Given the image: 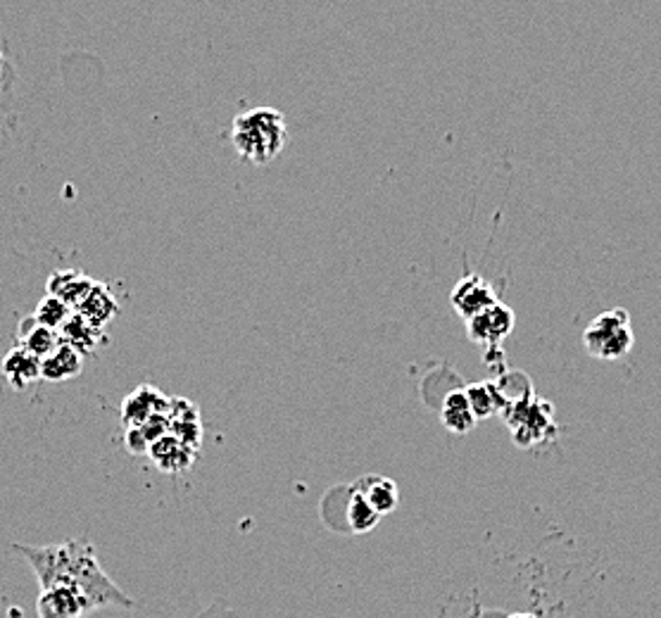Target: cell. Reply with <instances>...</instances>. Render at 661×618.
<instances>
[{
	"instance_id": "obj_2",
	"label": "cell",
	"mask_w": 661,
	"mask_h": 618,
	"mask_svg": "<svg viewBox=\"0 0 661 618\" xmlns=\"http://www.w3.org/2000/svg\"><path fill=\"white\" fill-rule=\"evenodd\" d=\"M288 143V124L274 107H255L234 119L236 153L252 165H267Z\"/></svg>"
},
{
	"instance_id": "obj_6",
	"label": "cell",
	"mask_w": 661,
	"mask_h": 618,
	"mask_svg": "<svg viewBox=\"0 0 661 618\" xmlns=\"http://www.w3.org/2000/svg\"><path fill=\"white\" fill-rule=\"evenodd\" d=\"M452 307L460 312V317L471 319L485 309L493 307L497 302L495 288L479 274H467L464 278H460V284L455 286L452 295H450Z\"/></svg>"
},
{
	"instance_id": "obj_22",
	"label": "cell",
	"mask_w": 661,
	"mask_h": 618,
	"mask_svg": "<svg viewBox=\"0 0 661 618\" xmlns=\"http://www.w3.org/2000/svg\"><path fill=\"white\" fill-rule=\"evenodd\" d=\"M509 618H535L533 614H515V616H509Z\"/></svg>"
},
{
	"instance_id": "obj_5",
	"label": "cell",
	"mask_w": 661,
	"mask_h": 618,
	"mask_svg": "<svg viewBox=\"0 0 661 618\" xmlns=\"http://www.w3.org/2000/svg\"><path fill=\"white\" fill-rule=\"evenodd\" d=\"M38 618H86L93 607L74 587H48L40 590L36 599Z\"/></svg>"
},
{
	"instance_id": "obj_8",
	"label": "cell",
	"mask_w": 661,
	"mask_h": 618,
	"mask_svg": "<svg viewBox=\"0 0 661 618\" xmlns=\"http://www.w3.org/2000/svg\"><path fill=\"white\" fill-rule=\"evenodd\" d=\"M147 456L155 462L157 468L169 474H177L181 468H188L196 460V450L188 448L186 442H181L177 436H162L160 440H155L151 450H147Z\"/></svg>"
},
{
	"instance_id": "obj_10",
	"label": "cell",
	"mask_w": 661,
	"mask_h": 618,
	"mask_svg": "<svg viewBox=\"0 0 661 618\" xmlns=\"http://www.w3.org/2000/svg\"><path fill=\"white\" fill-rule=\"evenodd\" d=\"M3 376L15 391H26L34 381L40 379V357L17 345L3 357Z\"/></svg>"
},
{
	"instance_id": "obj_15",
	"label": "cell",
	"mask_w": 661,
	"mask_h": 618,
	"mask_svg": "<svg viewBox=\"0 0 661 618\" xmlns=\"http://www.w3.org/2000/svg\"><path fill=\"white\" fill-rule=\"evenodd\" d=\"M440 421L445 428H448V431H452L457 436H464L476 426L479 419L474 416V412H471L467 391H452L448 397H445Z\"/></svg>"
},
{
	"instance_id": "obj_13",
	"label": "cell",
	"mask_w": 661,
	"mask_h": 618,
	"mask_svg": "<svg viewBox=\"0 0 661 618\" xmlns=\"http://www.w3.org/2000/svg\"><path fill=\"white\" fill-rule=\"evenodd\" d=\"M76 312L81 317H86L93 326L105 329L107 321H113L115 314L119 312V302L115 300V295L107 290V286H103L96 281V286L91 288L86 300L76 307Z\"/></svg>"
},
{
	"instance_id": "obj_4",
	"label": "cell",
	"mask_w": 661,
	"mask_h": 618,
	"mask_svg": "<svg viewBox=\"0 0 661 618\" xmlns=\"http://www.w3.org/2000/svg\"><path fill=\"white\" fill-rule=\"evenodd\" d=\"M511 329H515V312L503 302H495L493 307L485 309V312L467 319L469 338L481 347L503 345Z\"/></svg>"
},
{
	"instance_id": "obj_21",
	"label": "cell",
	"mask_w": 661,
	"mask_h": 618,
	"mask_svg": "<svg viewBox=\"0 0 661 618\" xmlns=\"http://www.w3.org/2000/svg\"><path fill=\"white\" fill-rule=\"evenodd\" d=\"M5 82H8V62L3 58V52H0V91L5 88Z\"/></svg>"
},
{
	"instance_id": "obj_11",
	"label": "cell",
	"mask_w": 661,
	"mask_h": 618,
	"mask_svg": "<svg viewBox=\"0 0 661 618\" xmlns=\"http://www.w3.org/2000/svg\"><path fill=\"white\" fill-rule=\"evenodd\" d=\"M96 286V281L88 278L86 274L76 272V269H67V272H56L48 278V295H56L62 302L76 309L81 302L86 300L91 288Z\"/></svg>"
},
{
	"instance_id": "obj_16",
	"label": "cell",
	"mask_w": 661,
	"mask_h": 618,
	"mask_svg": "<svg viewBox=\"0 0 661 618\" xmlns=\"http://www.w3.org/2000/svg\"><path fill=\"white\" fill-rule=\"evenodd\" d=\"M355 488L367 497V502L379 512L381 516L383 514H390L396 512V507L400 502V492H398V486L390 478H383V476H369V478H362L355 483Z\"/></svg>"
},
{
	"instance_id": "obj_12",
	"label": "cell",
	"mask_w": 661,
	"mask_h": 618,
	"mask_svg": "<svg viewBox=\"0 0 661 618\" xmlns=\"http://www.w3.org/2000/svg\"><path fill=\"white\" fill-rule=\"evenodd\" d=\"M17 338H20V345L24 347V350H29L32 355H36L40 359L48 357L62 343L60 333L48 329V326H40L38 321L34 319V314L20 321Z\"/></svg>"
},
{
	"instance_id": "obj_7",
	"label": "cell",
	"mask_w": 661,
	"mask_h": 618,
	"mask_svg": "<svg viewBox=\"0 0 661 618\" xmlns=\"http://www.w3.org/2000/svg\"><path fill=\"white\" fill-rule=\"evenodd\" d=\"M167 412H169V397H165L151 385H141L125 400V405H121V421H125L127 428H133L145 424L153 414H167Z\"/></svg>"
},
{
	"instance_id": "obj_9",
	"label": "cell",
	"mask_w": 661,
	"mask_h": 618,
	"mask_svg": "<svg viewBox=\"0 0 661 618\" xmlns=\"http://www.w3.org/2000/svg\"><path fill=\"white\" fill-rule=\"evenodd\" d=\"M81 369H84V355L67 343H60L48 357L40 359V379L50 383L74 379V376L81 373Z\"/></svg>"
},
{
	"instance_id": "obj_17",
	"label": "cell",
	"mask_w": 661,
	"mask_h": 618,
	"mask_svg": "<svg viewBox=\"0 0 661 618\" xmlns=\"http://www.w3.org/2000/svg\"><path fill=\"white\" fill-rule=\"evenodd\" d=\"M467 397H469V405H471V412H474L476 419H488V416L503 412L505 407V395L500 388H497L495 383H474L467 388Z\"/></svg>"
},
{
	"instance_id": "obj_20",
	"label": "cell",
	"mask_w": 661,
	"mask_h": 618,
	"mask_svg": "<svg viewBox=\"0 0 661 618\" xmlns=\"http://www.w3.org/2000/svg\"><path fill=\"white\" fill-rule=\"evenodd\" d=\"M125 445L131 454H147V450H151V440L141 433V428H127Z\"/></svg>"
},
{
	"instance_id": "obj_1",
	"label": "cell",
	"mask_w": 661,
	"mask_h": 618,
	"mask_svg": "<svg viewBox=\"0 0 661 618\" xmlns=\"http://www.w3.org/2000/svg\"><path fill=\"white\" fill-rule=\"evenodd\" d=\"M12 549L29 561L40 590L74 587L81 597L88 599L93 611L105 607H137V602L121 593L113 578L103 571L96 547L86 537H70L64 543L44 547L12 543Z\"/></svg>"
},
{
	"instance_id": "obj_19",
	"label": "cell",
	"mask_w": 661,
	"mask_h": 618,
	"mask_svg": "<svg viewBox=\"0 0 661 618\" xmlns=\"http://www.w3.org/2000/svg\"><path fill=\"white\" fill-rule=\"evenodd\" d=\"M72 314H74V309L70 305L62 302L60 298H56V295L46 293L44 298H40V302L36 305L34 319L38 321L40 326H48V329L60 333V329L67 324V321H70Z\"/></svg>"
},
{
	"instance_id": "obj_14",
	"label": "cell",
	"mask_w": 661,
	"mask_h": 618,
	"mask_svg": "<svg viewBox=\"0 0 661 618\" xmlns=\"http://www.w3.org/2000/svg\"><path fill=\"white\" fill-rule=\"evenodd\" d=\"M60 341L72 345L74 350H79L81 355H88L96 350L103 341V329L93 326L86 317H81L76 309L74 314L70 317V321L60 329Z\"/></svg>"
},
{
	"instance_id": "obj_18",
	"label": "cell",
	"mask_w": 661,
	"mask_h": 618,
	"mask_svg": "<svg viewBox=\"0 0 661 618\" xmlns=\"http://www.w3.org/2000/svg\"><path fill=\"white\" fill-rule=\"evenodd\" d=\"M381 514L376 512V509L367 502V497H364L355 486L350 490V500H347V526L353 533L362 535L369 533L376 528V523H379Z\"/></svg>"
},
{
	"instance_id": "obj_3",
	"label": "cell",
	"mask_w": 661,
	"mask_h": 618,
	"mask_svg": "<svg viewBox=\"0 0 661 618\" xmlns=\"http://www.w3.org/2000/svg\"><path fill=\"white\" fill-rule=\"evenodd\" d=\"M636 335H633L630 314L626 309H610L590 321L583 331V345L590 357L622 359L630 353Z\"/></svg>"
}]
</instances>
